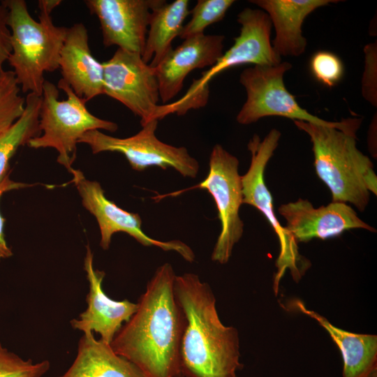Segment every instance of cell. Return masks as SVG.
<instances>
[{"label":"cell","mask_w":377,"mask_h":377,"mask_svg":"<svg viewBox=\"0 0 377 377\" xmlns=\"http://www.w3.org/2000/svg\"><path fill=\"white\" fill-rule=\"evenodd\" d=\"M36 184H29L22 182H15L10 179L9 175H8L0 182V199L1 196L6 192L29 187ZM4 223L5 219L0 213V259H5L10 258L13 256L11 249L8 246L4 235Z\"/></svg>","instance_id":"obj_28"},{"label":"cell","mask_w":377,"mask_h":377,"mask_svg":"<svg viewBox=\"0 0 377 377\" xmlns=\"http://www.w3.org/2000/svg\"><path fill=\"white\" fill-rule=\"evenodd\" d=\"M86 103L61 78L57 86L45 80L39 114L41 133L31 139L27 145L33 149H54L58 153L57 162L70 172L76 158L77 145L85 133L118 129L116 123L91 114Z\"/></svg>","instance_id":"obj_5"},{"label":"cell","mask_w":377,"mask_h":377,"mask_svg":"<svg viewBox=\"0 0 377 377\" xmlns=\"http://www.w3.org/2000/svg\"><path fill=\"white\" fill-rule=\"evenodd\" d=\"M293 122L310 137L316 173L330 190L332 202L349 203L364 212L371 193L377 195V176L370 158L357 147V136L335 128Z\"/></svg>","instance_id":"obj_4"},{"label":"cell","mask_w":377,"mask_h":377,"mask_svg":"<svg viewBox=\"0 0 377 377\" xmlns=\"http://www.w3.org/2000/svg\"><path fill=\"white\" fill-rule=\"evenodd\" d=\"M239 165L235 156L216 144L210 154L208 174L201 182L190 188L152 198L161 200L192 189L206 190L214 199L221 222V231L211 254L212 260L219 264L229 261L235 245L244 232V222L239 215L243 195Z\"/></svg>","instance_id":"obj_8"},{"label":"cell","mask_w":377,"mask_h":377,"mask_svg":"<svg viewBox=\"0 0 377 377\" xmlns=\"http://www.w3.org/2000/svg\"><path fill=\"white\" fill-rule=\"evenodd\" d=\"M21 89L13 72L0 73V134L9 128L22 114L25 97L20 95Z\"/></svg>","instance_id":"obj_24"},{"label":"cell","mask_w":377,"mask_h":377,"mask_svg":"<svg viewBox=\"0 0 377 377\" xmlns=\"http://www.w3.org/2000/svg\"><path fill=\"white\" fill-rule=\"evenodd\" d=\"M70 173L82 204L96 218L101 232L100 246L110 248L112 237L122 232L144 246H156L165 251H175L186 261L193 263L195 254L191 248L179 239L161 241L149 237L142 230V219L137 213L127 212L108 199L101 184L87 179L82 171L73 168Z\"/></svg>","instance_id":"obj_12"},{"label":"cell","mask_w":377,"mask_h":377,"mask_svg":"<svg viewBox=\"0 0 377 377\" xmlns=\"http://www.w3.org/2000/svg\"><path fill=\"white\" fill-rule=\"evenodd\" d=\"M234 3V0H198L190 10L191 18L188 22L184 24L179 37L185 40L204 34V31L208 26L223 19L226 12Z\"/></svg>","instance_id":"obj_23"},{"label":"cell","mask_w":377,"mask_h":377,"mask_svg":"<svg viewBox=\"0 0 377 377\" xmlns=\"http://www.w3.org/2000/svg\"><path fill=\"white\" fill-rule=\"evenodd\" d=\"M240 33L232 46L209 70L193 80L186 94L172 103L163 104V117L175 113L184 115L189 110L206 105L209 94V83L218 74L230 68L244 65L274 66L281 57L274 50L270 41L272 22L264 10L246 8L237 15Z\"/></svg>","instance_id":"obj_6"},{"label":"cell","mask_w":377,"mask_h":377,"mask_svg":"<svg viewBox=\"0 0 377 377\" xmlns=\"http://www.w3.org/2000/svg\"><path fill=\"white\" fill-rule=\"evenodd\" d=\"M59 68L73 92L86 102L103 94V66L92 54L85 25L75 23L68 28L62 46Z\"/></svg>","instance_id":"obj_17"},{"label":"cell","mask_w":377,"mask_h":377,"mask_svg":"<svg viewBox=\"0 0 377 377\" xmlns=\"http://www.w3.org/2000/svg\"><path fill=\"white\" fill-rule=\"evenodd\" d=\"M103 66V94L118 101L139 117L142 126L158 120V79L154 68L145 63L141 54L117 48Z\"/></svg>","instance_id":"obj_11"},{"label":"cell","mask_w":377,"mask_h":377,"mask_svg":"<svg viewBox=\"0 0 377 377\" xmlns=\"http://www.w3.org/2000/svg\"><path fill=\"white\" fill-rule=\"evenodd\" d=\"M162 0H86L91 15L97 17L105 47L142 54L151 9Z\"/></svg>","instance_id":"obj_14"},{"label":"cell","mask_w":377,"mask_h":377,"mask_svg":"<svg viewBox=\"0 0 377 377\" xmlns=\"http://www.w3.org/2000/svg\"><path fill=\"white\" fill-rule=\"evenodd\" d=\"M41 96L28 94L21 117L0 134V182L9 175L10 161L18 149L40 135L39 114Z\"/></svg>","instance_id":"obj_22"},{"label":"cell","mask_w":377,"mask_h":377,"mask_svg":"<svg viewBox=\"0 0 377 377\" xmlns=\"http://www.w3.org/2000/svg\"><path fill=\"white\" fill-rule=\"evenodd\" d=\"M158 121L152 120L142 126L134 135L117 138L99 130L85 133L78 143L89 145L94 154L103 151L119 152L135 171L142 172L150 167L163 170L172 168L184 177H196L200 165L184 147H175L158 139L156 131Z\"/></svg>","instance_id":"obj_10"},{"label":"cell","mask_w":377,"mask_h":377,"mask_svg":"<svg viewBox=\"0 0 377 377\" xmlns=\"http://www.w3.org/2000/svg\"><path fill=\"white\" fill-rule=\"evenodd\" d=\"M84 259V269L89 282L86 297L87 307L78 318L71 320L74 330L96 332L100 339L110 344L114 336L136 311L138 304L128 300L117 301L110 298L102 288L105 273L94 267V255L88 244Z\"/></svg>","instance_id":"obj_15"},{"label":"cell","mask_w":377,"mask_h":377,"mask_svg":"<svg viewBox=\"0 0 377 377\" xmlns=\"http://www.w3.org/2000/svg\"><path fill=\"white\" fill-rule=\"evenodd\" d=\"M292 306L315 319L339 347L343 361V377H377V336L340 329L298 300Z\"/></svg>","instance_id":"obj_19"},{"label":"cell","mask_w":377,"mask_h":377,"mask_svg":"<svg viewBox=\"0 0 377 377\" xmlns=\"http://www.w3.org/2000/svg\"><path fill=\"white\" fill-rule=\"evenodd\" d=\"M8 11L0 1V71L11 52L10 31L8 25Z\"/></svg>","instance_id":"obj_29"},{"label":"cell","mask_w":377,"mask_h":377,"mask_svg":"<svg viewBox=\"0 0 377 377\" xmlns=\"http://www.w3.org/2000/svg\"><path fill=\"white\" fill-rule=\"evenodd\" d=\"M8 11L11 52L7 61L25 94L41 96L44 74L59 68L60 52L68 28L54 24L51 14L61 0H39L38 21L24 0H3Z\"/></svg>","instance_id":"obj_3"},{"label":"cell","mask_w":377,"mask_h":377,"mask_svg":"<svg viewBox=\"0 0 377 377\" xmlns=\"http://www.w3.org/2000/svg\"><path fill=\"white\" fill-rule=\"evenodd\" d=\"M58 377H145L133 362L117 354L110 344L96 339L94 332L83 333L76 357Z\"/></svg>","instance_id":"obj_20"},{"label":"cell","mask_w":377,"mask_h":377,"mask_svg":"<svg viewBox=\"0 0 377 377\" xmlns=\"http://www.w3.org/2000/svg\"><path fill=\"white\" fill-rule=\"evenodd\" d=\"M175 276L168 263L156 269L136 311L110 343L145 377H183L180 349L186 318L175 295Z\"/></svg>","instance_id":"obj_1"},{"label":"cell","mask_w":377,"mask_h":377,"mask_svg":"<svg viewBox=\"0 0 377 377\" xmlns=\"http://www.w3.org/2000/svg\"><path fill=\"white\" fill-rule=\"evenodd\" d=\"M281 132L272 129L261 140L254 135L247 148L251 154V163L247 172L241 176L243 204L254 207L266 218L279 242V254L276 261L277 273L275 284L284 272L289 269L295 281L299 280L310 267L309 261L298 250L297 243L278 220L273 204V198L265 181L266 166L279 145Z\"/></svg>","instance_id":"obj_9"},{"label":"cell","mask_w":377,"mask_h":377,"mask_svg":"<svg viewBox=\"0 0 377 377\" xmlns=\"http://www.w3.org/2000/svg\"><path fill=\"white\" fill-rule=\"evenodd\" d=\"M376 50V43H369L364 48L365 53V66L362 81V95L367 101L374 106H376L377 103Z\"/></svg>","instance_id":"obj_27"},{"label":"cell","mask_w":377,"mask_h":377,"mask_svg":"<svg viewBox=\"0 0 377 377\" xmlns=\"http://www.w3.org/2000/svg\"><path fill=\"white\" fill-rule=\"evenodd\" d=\"M223 35H198L184 42L154 68L161 101L168 102L182 89L192 71L214 66L223 54Z\"/></svg>","instance_id":"obj_16"},{"label":"cell","mask_w":377,"mask_h":377,"mask_svg":"<svg viewBox=\"0 0 377 377\" xmlns=\"http://www.w3.org/2000/svg\"><path fill=\"white\" fill-rule=\"evenodd\" d=\"M174 291L186 325L180 349L183 377H237V330L221 321L210 286L194 273L175 276Z\"/></svg>","instance_id":"obj_2"},{"label":"cell","mask_w":377,"mask_h":377,"mask_svg":"<svg viewBox=\"0 0 377 377\" xmlns=\"http://www.w3.org/2000/svg\"><path fill=\"white\" fill-rule=\"evenodd\" d=\"M48 360L34 362L10 351L0 341V377H42L50 369Z\"/></svg>","instance_id":"obj_25"},{"label":"cell","mask_w":377,"mask_h":377,"mask_svg":"<svg viewBox=\"0 0 377 377\" xmlns=\"http://www.w3.org/2000/svg\"><path fill=\"white\" fill-rule=\"evenodd\" d=\"M286 220L285 226L295 241L308 242L313 239L337 237L353 229H363L376 232L374 227L362 220L348 204L332 202L318 208L306 199L282 204L278 209Z\"/></svg>","instance_id":"obj_13"},{"label":"cell","mask_w":377,"mask_h":377,"mask_svg":"<svg viewBox=\"0 0 377 377\" xmlns=\"http://www.w3.org/2000/svg\"><path fill=\"white\" fill-rule=\"evenodd\" d=\"M269 15L276 31L274 50L280 57L300 56L307 45L302 27L305 18L317 8L334 0H251Z\"/></svg>","instance_id":"obj_18"},{"label":"cell","mask_w":377,"mask_h":377,"mask_svg":"<svg viewBox=\"0 0 377 377\" xmlns=\"http://www.w3.org/2000/svg\"><path fill=\"white\" fill-rule=\"evenodd\" d=\"M1 71H0V73H1Z\"/></svg>","instance_id":"obj_30"},{"label":"cell","mask_w":377,"mask_h":377,"mask_svg":"<svg viewBox=\"0 0 377 377\" xmlns=\"http://www.w3.org/2000/svg\"><path fill=\"white\" fill-rule=\"evenodd\" d=\"M291 67L290 63L284 61L274 66H254L244 69L240 74L239 82L246 90V100L237 115V121L249 125L265 117L279 116L335 128L357 136L362 119L327 121L300 106L284 84L283 75Z\"/></svg>","instance_id":"obj_7"},{"label":"cell","mask_w":377,"mask_h":377,"mask_svg":"<svg viewBox=\"0 0 377 377\" xmlns=\"http://www.w3.org/2000/svg\"><path fill=\"white\" fill-rule=\"evenodd\" d=\"M189 1L161 2L151 9L149 30L142 54L143 61L156 67L171 51L173 40L179 36L184 22L190 14Z\"/></svg>","instance_id":"obj_21"},{"label":"cell","mask_w":377,"mask_h":377,"mask_svg":"<svg viewBox=\"0 0 377 377\" xmlns=\"http://www.w3.org/2000/svg\"><path fill=\"white\" fill-rule=\"evenodd\" d=\"M314 77L327 87L334 86L341 78L343 66L340 59L334 54L319 51L311 57L310 62Z\"/></svg>","instance_id":"obj_26"}]
</instances>
